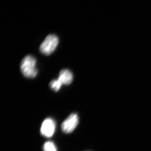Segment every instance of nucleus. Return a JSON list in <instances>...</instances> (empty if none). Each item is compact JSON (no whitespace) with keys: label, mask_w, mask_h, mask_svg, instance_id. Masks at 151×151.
Segmentation results:
<instances>
[{"label":"nucleus","mask_w":151,"mask_h":151,"mask_svg":"<svg viewBox=\"0 0 151 151\" xmlns=\"http://www.w3.org/2000/svg\"><path fill=\"white\" fill-rule=\"evenodd\" d=\"M37 60L35 58L31 55L25 57L20 63V69L25 77L34 78L37 74L36 67Z\"/></svg>","instance_id":"f257e3e1"},{"label":"nucleus","mask_w":151,"mask_h":151,"mask_svg":"<svg viewBox=\"0 0 151 151\" xmlns=\"http://www.w3.org/2000/svg\"><path fill=\"white\" fill-rule=\"evenodd\" d=\"M58 43L59 39L56 35H49L41 44L40 50L44 55H50L56 49Z\"/></svg>","instance_id":"f03ea898"},{"label":"nucleus","mask_w":151,"mask_h":151,"mask_svg":"<svg viewBox=\"0 0 151 151\" xmlns=\"http://www.w3.org/2000/svg\"><path fill=\"white\" fill-rule=\"evenodd\" d=\"M78 117L76 113H72L63 122L61 128L65 134H70L77 127L78 123Z\"/></svg>","instance_id":"7ed1b4c3"},{"label":"nucleus","mask_w":151,"mask_h":151,"mask_svg":"<svg viewBox=\"0 0 151 151\" xmlns=\"http://www.w3.org/2000/svg\"><path fill=\"white\" fill-rule=\"evenodd\" d=\"M55 129V123L51 118L45 119L42 124L40 132L41 134L47 138H50L54 134Z\"/></svg>","instance_id":"20e7f679"},{"label":"nucleus","mask_w":151,"mask_h":151,"mask_svg":"<svg viewBox=\"0 0 151 151\" xmlns=\"http://www.w3.org/2000/svg\"><path fill=\"white\" fill-rule=\"evenodd\" d=\"M58 79L63 85H69L73 81V73L68 69H63L59 72Z\"/></svg>","instance_id":"39448f33"},{"label":"nucleus","mask_w":151,"mask_h":151,"mask_svg":"<svg viewBox=\"0 0 151 151\" xmlns=\"http://www.w3.org/2000/svg\"><path fill=\"white\" fill-rule=\"evenodd\" d=\"M62 85L58 79L52 80L49 84L50 88L55 92L59 91Z\"/></svg>","instance_id":"423d86ee"},{"label":"nucleus","mask_w":151,"mask_h":151,"mask_svg":"<svg viewBox=\"0 0 151 151\" xmlns=\"http://www.w3.org/2000/svg\"><path fill=\"white\" fill-rule=\"evenodd\" d=\"M43 150L44 151H57L56 146L51 141H48L44 143Z\"/></svg>","instance_id":"0eeeda50"}]
</instances>
